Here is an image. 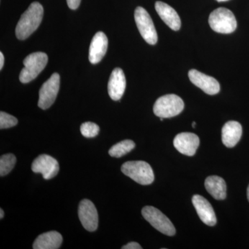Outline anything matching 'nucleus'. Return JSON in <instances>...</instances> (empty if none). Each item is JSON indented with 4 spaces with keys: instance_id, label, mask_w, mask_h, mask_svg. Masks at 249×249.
Segmentation results:
<instances>
[{
    "instance_id": "f257e3e1",
    "label": "nucleus",
    "mask_w": 249,
    "mask_h": 249,
    "mask_svg": "<svg viewBox=\"0 0 249 249\" xmlns=\"http://www.w3.org/2000/svg\"><path fill=\"white\" fill-rule=\"evenodd\" d=\"M44 9L37 1L33 2L21 16L16 29V35L19 40H25L37 30L43 18Z\"/></svg>"
},
{
    "instance_id": "f03ea898",
    "label": "nucleus",
    "mask_w": 249,
    "mask_h": 249,
    "mask_svg": "<svg viewBox=\"0 0 249 249\" xmlns=\"http://www.w3.org/2000/svg\"><path fill=\"white\" fill-rule=\"evenodd\" d=\"M121 171L136 182L144 186L151 184L155 180L152 167L142 160L125 162L121 166Z\"/></svg>"
},
{
    "instance_id": "7ed1b4c3",
    "label": "nucleus",
    "mask_w": 249,
    "mask_h": 249,
    "mask_svg": "<svg viewBox=\"0 0 249 249\" xmlns=\"http://www.w3.org/2000/svg\"><path fill=\"white\" fill-rule=\"evenodd\" d=\"M210 27L219 34H231L237 28V20L231 11L226 8H218L210 15Z\"/></svg>"
},
{
    "instance_id": "20e7f679",
    "label": "nucleus",
    "mask_w": 249,
    "mask_h": 249,
    "mask_svg": "<svg viewBox=\"0 0 249 249\" xmlns=\"http://www.w3.org/2000/svg\"><path fill=\"white\" fill-rule=\"evenodd\" d=\"M47 62L48 56L43 52H36L27 55L24 60V67L19 74L21 83H28L35 79L45 68Z\"/></svg>"
},
{
    "instance_id": "39448f33",
    "label": "nucleus",
    "mask_w": 249,
    "mask_h": 249,
    "mask_svg": "<svg viewBox=\"0 0 249 249\" xmlns=\"http://www.w3.org/2000/svg\"><path fill=\"white\" fill-rule=\"evenodd\" d=\"M184 103L179 96L167 94L159 98L154 105L153 111L156 116L163 119L178 116L183 110Z\"/></svg>"
},
{
    "instance_id": "423d86ee",
    "label": "nucleus",
    "mask_w": 249,
    "mask_h": 249,
    "mask_svg": "<svg viewBox=\"0 0 249 249\" xmlns=\"http://www.w3.org/2000/svg\"><path fill=\"white\" fill-rule=\"evenodd\" d=\"M142 213L145 220L161 233L168 236H173L176 233L173 223L160 210L147 206L142 209Z\"/></svg>"
},
{
    "instance_id": "0eeeda50",
    "label": "nucleus",
    "mask_w": 249,
    "mask_h": 249,
    "mask_svg": "<svg viewBox=\"0 0 249 249\" xmlns=\"http://www.w3.org/2000/svg\"><path fill=\"white\" fill-rule=\"evenodd\" d=\"M134 19L142 38L149 45H155L158 40L157 31L146 10L139 6L134 11Z\"/></svg>"
},
{
    "instance_id": "6e6552de",
    "label": "nucleus",
    "mask_w": 249,
    "mask_h": 249,
    "mask_svg": "<svg viewBox=\"0 0 249 249\" xmlns=\"http://www.w3.org/2000/svg\"><path fill=\"white\" fill-rule=\"evenodd\" d=\"M60 89V76L54 73L42 85L39 92L38 107L42 109H47L55 102Z\"/></svg>"
},
{
    "instance_id": "1a4fd4ad",
    "label": "nucleus",
    "mask_w": 249,
    "mask_h": 249,
    "mask_svg": "<svg viewBox=\"0 0 249 249\" xmlns=\"http://www.w3.org/2000/svg\"><path fill=\"white\" fill-rule=\"evenodd\" d=\"M78 216L80 222L87 231H95L98 225L97 210L93 202L89 199H83L80 201L78 208Z\"/></svg>"
},
{
    "instance_id": "9d476101",
    "label": "nucleus",
    "mask_w": 249,
    "mask_h": 249,
    "mask_svg": "<svg viewBox=\"0 0 249 249\" xmlns=\"http://www.w3.org/2000/svg\"><path fill=\"white\" fill-rule=\"evenodd\" d=\"M31 169L35 173L42 174L45 179L56 176L59 172L58 160L47 155H41L33 162Z\"/></svg>"
},
{
    "instance_id": "9b49d317",
    "label": "nucleus",
    "mask_w": 249,
    "mask_h": 249,
    "mask_svg": "<svg viewBox=\"0 0 249 249\" xmlns=\"http://www.w3.org/2000/svg\"><path fill=\"white\" fill-rule=\"evenodd\" d=\"M188 77L192 83L209 95H215L220 91V85L213 77L208 76L196 70L188 72Z\"/></svg>"
},
{
    "instance_id": "f8f14e48",
    "label": "nucleus",
    "mask_w": 249,
    "mask_h": 249,
    "mask_svg": "<svg viewBox=\"0 0 249 249\" xmlns=\"http://www.w3.org/2000/svg\"><path fill=\"white\" fill-rule=\"evenodd\" d=\"M174 146L180 153L193 157L196 155L199 145V139L196 134L182 132L178 134L174 139Z\"/></svg>"
},
{
    "instance_id": "ddd939ff",
    "label": "nucleus",
    "mask_w": 249,
    "mask_h": 249,
    "mask_svg": "<svg viewBox=\"0 0 249 249\" xmlns=\"http://www.w3.org/2000/svg\"><path fill=\"white\" fill-rule=\"evenodd\" d=\"M193 206L201 220L206 225L213 227L217 224V218L213 208L204 196L196 195L192 198Z\"/></svg>"
},
{
    "instance_id": "4468645a",
    "label": "nucleus",
    "mask_w": 249,
    "mask_h": 249,
    "mask_svg": "<svg viewBox=\"0 0 249 249\" xmlns=\"http://www.w3.org/2000/svg\"><path fill=\"white\" fill-rule=\"evenodd\" d=\"M126 88L124 72L121 68H116L111 72L108 82V93L113 101H119L122 98Z\"/></svg>"
},
{
    "instance_id": "2eb2a0df",
    "label": "nucleus",
    "mask_w": 249,
    "mask_h": 249,
    "mask_svg": "<svg viewBox=\"0 0 249 249\" xmlns=\"http://www.w3.org/2000/svg\"><path fill=\"white\" fill-rule=\"evenodd\" d=\"M108 40L103 32L96 33L93 36L89 47V60L92 64H97L101 61L107 52Z\"/></svg>"
},
{
    "instance_id": "dca6fc26",
    "label": "nucleus",
    "mask_w": 249,
    "mask_h": 249,
    "mask_svg": "<svg viewBox=\"0 0 249 249\" xmlns=\"http://www.w3.org/2000/svg\"><path fill=\"white\" fill-rule=\"evenodd\" d=\"M155 9L162 20L172 30H179L181 26V19L177 11L173 7L163 1H158L155 3Z\"/></svg>"
},
{
    "instance_id": "f3484780",
    "label": "nucleus",
    "mask_w": 249,
    "mask_h": 249,
    "mask_svg": "<svg viewBox=\"0 0 249 249\" xmlns=\"http://www.w3.org/2000/svg\"><path fill=\"white\" fill-rule=\"evenodd\" d=\"M242 135V127L237 121H231L223 126L222 139L227 147H233L240 142Z\"/></svg>"
},
{
    "instance_id": "a211bd4d",
    "label": "nucleus",
    "mask_w": 249,
    "mask_h": 249,
    "mask_svg": "<svg viewBox=\"0 0 249 249\" xmlns=\"http://www.w3.org/2000/svg\"><path fill=\"white\" fill-rule=\"evenodd\" d=\"M62 243V237L60 232L49 231L41 234L36 238L33 249H58Z\"/></svg>"
},
{
    "instance_id": "6ab92c4d",
    "label": "nucleus",
    "mask_w": 249,
    "mask_h": 249,
    "mask_svg": "<svg viewBox=\"0 0 249 249\" xmlns=\"http://www.w3.org/2000/svg\"><path fill=\"white\" fill-rule=\"evenodd\" d=\"M206 191L217 200H224L227 196V184L219 176H210L205 180Z\"/></svg>"
},
{
    "instance_id": "aec40b11",
    "label": "nucleus",
    "mask_w": 249,
    "mask_h": 249,
    "mask_svg": "<svg viewBox=\"0 0 249 249\" xmlns=\"http://www.w3.org/2000/svg\"><path fill=\"white\" fill-rule=\"evenodd\" d=\"M135 143L132 140H124L118 142L109 149V155L112 157L120 158L132 151L135 147Z\"/></svg>"
},
{
    "instance_id": "412c9836",
    "label": "nucleus",
    "mask_w": 249,
    "mask_h": 249,
    "mask_svg": "<svg viewBox=\"0 0 249 249\" xmlns=\"http://www.w3.org/2000/svg\"><path fill=\"white\" fill-rule=\"evenodd\" d=\"M16 163V156L13 154H6L0 158V176L8 175L14 168Z\"/></svg>"
},
{
    "instance_id": "4be33fe9",
    "label": "nucleus",
    "mask_w": 249,
    "mask_h": 249,
    "mask_svg": "<svg viewBox=\"0 0 249 249\" xmlns=\"http://www.w3.org/2000/svg\"><path fill=\"white\" fill-rule=\"evenodd\" d=\"M99 126L94 123L86 122L80 126V132L86 138H93L99 133Z\"/></svg>"
},
{
    "instance_id": "5701e85b",
    "label": "nucleus",
    "mask_w": 249,
    "mask_h": 249,
    "mask_svg": "<svg viewBox=\"0 0 249 249\" xmlns=\"http://www.w3.org/2000/svg\"><path fill=\"white\" fill-rule=\"evenodd\" d=\"M17 124L18 119L14 116L10 115L4 111L0 112V129L11 128Z\"/></svg>"
},
{
    "instance_id": "b1692460",
    "label": "nucleus",
    "mask_w": 249,
    "mask_h": 249,
    "mask_svg": "<svg viewBox=\"0 0 249 249\" xmlns=\"http://www.w3.org/2000/svg\"><path fill=\"white\" fill-rule=\"evenodd\" d=\"M81 0H67V5L72 10L78 9Z\"/></svg>"
},
{
    "instance_id": "393cba45",
    "label": "nucleus",
    "mask_w": 249,
    "mask_h": 249,
    "mask_svg": "<svg viewBox=\"0 0 249 249\" xmlns=\"http://www.w3.org/2000/svg\"><path fill=\"white\" fill-rule=\"evenodd\" d=\"M122 249H142V247L135 242H129L127 245L124 246Z\"/></svg>"
},
{
    "instance_id": "a878e982",
    "label": "nucleus",
    "mask_w": 249,
    "mask_h": 249,
    "mask_svg": "<svg viewBox=\"0 0 249 249\" xmlns=\"http://www.w3.org/2000/svg\"><path fill=\"white\" fill-rule=\"evenodd\" d=\"M4 57L3 53H0V70L3 68V66H4Z\"/></svg>"
},
{
    "instance_id": "bb28decb",
    "label": "nucleus",
    "mask_w": 249,
    "mask_h": 249,
    "mask_svg": "<svg viewBox=\"0 0 249 249\" xmlns=\"http://www.w3.org/2000/svg\"><path fill=\"white\" fill-rule=\"evenodd\" d=\"M4 211H3L2 209H0V218L1 219H3V217H4Z\"/></svg>"
},
{
    "instance_id": "cd10ccee",
    "label": "nucleus",
    "mask_w": 249,
    "mask_h": 249,
    "mask_svg": "<svg viewBox=\"0 0 249 249\" xmlns=\"http://www.w3.org/2000/svg\"><path fill=\"white\" fill-rule=\"evenodd\" d=\"M247 198H248V200L249 201V185L248 188H247Z\"/></svg>"
},
{
    "instance_id": "c85d7f7f",
    "label": "nucleus",
    "mask_w": 249,
    "mask_h": 249,
    "mask_svg": "<svg viewBox=\"0 0 249 249\" xmlns=\"http://www.w3.org/2000/svg\"><path fill=\"white\" fill-rule=\"evenodd\" d=\"M196 122H193V124H192V126H193V128H195V127H196Z\"/></svg>"
},
{
    "instance_id": "c756f323",
    "label": "nucleus",
    "mask_w": 249,
    "mask_h": 249,
    "mask_svg": "<svg viewBox=\"0 0 249 249\" xmlns=\"http://www.w3.org/2000/svg\"><path fill=\"white\" fill-rule=\"evenodd\" d=\"M217 1H219V2H221V1H229V0H217Z\"/></svg>"
}]
</instances>
